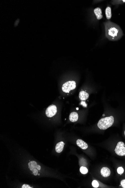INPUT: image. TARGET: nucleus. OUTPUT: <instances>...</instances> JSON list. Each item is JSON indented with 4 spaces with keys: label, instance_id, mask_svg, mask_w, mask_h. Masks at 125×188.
Returning a JSON list of instances; mask_svg holds the SVG:
<instances>
[{
    "label": "nucleus",
    "instance_id": "f257e3e1",
    "mask_svg": "<svg viewBox=\"0 0 125 188\" xmlns=\"http://www.w3.org/2000/svg\"><path fill=\"white\" fill-rule=\"evenodd\" d=\"M105 26L106 36L110 40H118L123 35V31L117 24L108 21L105 23Z\"/></svg>",
    "mask_w": 125,
    "mask_h": 188
},
{
    "label": "nucleus",
    "instance_id": "f03ea898",
    "mask_svg": "<svg viewBox=\"0 0 125 188\" xmlns=\"http://www.w3.org/2000/svg\"><path fill=\"white\" fill-rule=\"evenodd\" d=\"M114 122V117L111 116L101 119L98 122L97 125L100 130H105L111 127Z\"/></svg>",
    "mask_w": 125,
    "mask_h": 188
},
{
    "label": "nucleus",
    "instance_id": "7ed1b4c3",
    "mask_svg": "<svg viewBox=\"0 0 125 188\" xmlns=\"http://www.w3.org/2000/svg\"><path fill=\"white\" fill-rule=\"evenodd\" d=\"M76 88V83L74 81H69L64 83L62 86V90L65 93H69Z\"/></svg>",
    "mask_w": 125,
    "mask_h": 188
},
{
    "label": "nucleus",
    "instance_id": "20e7f679",
    "mask_svg": "<svg viewBox=\"0 0 125 188\" xmlns=\"http://www.w3.org/2000/svg\"><path fill=\"white\" fill-rule=\"evenodd\" d=\"M28 167L35 176L38 175V173L41 169L40 166L38 165L37 162L35 161H32L29 162L28 163Z\"/></svg>",
    "mask_w": 125,
    "mask_h": 188
},
{
    "label": "nucleus",
    "instance_id": "39448f33",
    "mask_svg": "<svg viewBox=\"0 0 125 188\" xmlns=\"http://www.w3.org/2000/svg\"><path fill=\"white\" fill-rule=\"evenodd\" d=\"M115 153L118 156H125V145L124 142H118L115 149Z\"/></svg>",
    "mask_w": 125,
    "mask_h": 188
},
{
    "label": "nucleus",
    "instance_id": "423d86ee",
    "mask_svg": "<svg viewBox=\"0 0 125 188\" xmlns=\"http://www.w3.org/2000/svg\"><path fill=\"white\" fill-rule=\"evenodd\" d=\"M57 108L56 105L52 104L49 106L45 111L46 115L49 118L53 117L57 113Z\"/></svg>",
    "mask_w": 125,
    "mask_h": 188
},
{
    "label": "nucleus",
    "instance_id": "0eeeda50",
    "mask_svg": "<svg viewBox=\"0 0 125 188\" xmlns=\"http://www.w3.org/2000/svg\"><path fill=\"white\" fill-rule=\"evenodd\" d=\"M94 14L96 15L97 19V20H99L102 18L103 16L102 14V9L100 8L97 7V8L94 9Z\"/></svg>",
    "mask_w": 125,
    "mask_h": 188
},
{
    "label": "nucleus",
    "instance_id": "6e6552de",
    "mask_svg": "<svg viewBox=\"0 0 125 188\" xmlns=\"http://www.w3.org/2000/svg\"><path fill=\"white\" fill-rule=\"evenodd\" d=\"M77 144L80 148L83 149H86L88 148V145L86 143L81 139H78L77 141Z\"/></svg>",
    "mask_w": 125,
    "mask_h": 188
},
{
    "label": "nucleus",
    "instance_id": "1a4fd4ad",
    "mask_svg": "<svg viewBox=\"0 0 125 188\" xmlns=\"http://www.w3.org/2000/svg\"><path fill=\"white\" fill-rule=\"evenodd\" d=\"M101 175L104 177H108L111 174L110 169L107 167H103L101 169Z\"/></svg>",
    "mask_w": 125,
    "mask_h": 188
},
{
    "label": "nucleus",
    "instance_id": "9d476101",
    "mask_svg": "<svg viewBox=\"0 0 125 188\" xmlns=\"http://www.w3.org/2000/svg\"><path fill=\"white\" fill-rule=\"evenodd\" d=\"M65 143L63 142H60L57 143L55 146V151L57 153H61L64 148Z\"/></svg>",
    "mask_w": 125,
    "mask_h": 188
},
{
    "label": "nucleus",
    "instance_id": "9b49d317",
    "mask_svg": "<svg viewBox=\"0 0 125 188\" xmlns=\"http://www.w3.org/2000/svg\"><path fill=\"white\" fill-rule=\"evenodd\" d=\"M78 115L77 112H73L70 114L69 120L72 122H75L78 120Z\"/></svg>",
    "mask_w": 125,
    "mask_h": 188
},
{
    "label": "nucleus",
    "instance_id": "f8f14e48",
    "mask_svg": "<svg viewBox=\"0 0 125 188\" xmlns=\"http://www.w3.org/2000/svg\"><path fill=\"white\" fill-rule=\"evenodd\" d=\"M79 97L81 100H86L88 98V94L84 91H81L79 94Z\"/></svg>",
    "mask_w": 125,
    "mask_h": 188
},
{
    "label": "nucleus",
    "instance_id": "ddd939ff",
    "mask_svg": "<svg viewBox=\"0 0 125 188\" xmlns=\"http://www.w3.org/2000/svg\"><path fill=\"white\" fill-rule=\"evenodd\" d=\"M105 12L106 16V18L108 20H109L111 18L112 16V14L111 8V7L109 6H108L106 7V9L105 10Z\"/></svg>",
    "mask_w": 125,
    "mask_h": 188
},
{
    "label": "nucleus",
    "instance_id": "4468645a",
    "mask_svg": "<svg viewBox=\"0 0 125 188\" xmlns=\"http://www.w3.org/2000/svg\"><path fill=\"white\" fill-rule=\"evenodd\" d=\"M80 171L83 174H86L88 172V169L85 167H83V166H82L80 168Z\"/></svg>",
    "mask_w": 125,
    "mask_h": 188
},
{
    "label": "nucleus",
    "instance_id": "2eb2a0df",
    "mask_svg": "<svg viewBox=\"0 0 125 188\" xmlns=\"http://www.w3.org/2000/svg\"><path fill=\"white\" fill-rule=\"evenodd\" d=\"M92 186L94 188H97L99 186V184L97 181L94 180L92 182Z\"/></svg>",
    "mask_w": 125,
    "mask_h": 188
},
{
    "label": "nucleus",
    "instance_id": "dca6fc26",
    "mask_svg": "<svg viewBox=\"0 0 125 188\" xmlns=\"http://www.w3.org/2000/svg\"><path fill=\"white\" fill-rule=\"evenodd\" d=\"M124 170L122 167H119L118 168L117 172L119 174L121 175L124 173Z\"/></svg>",
    "mask_w": 125,
    "mask_h": 188
},
{
    "label": "nucleus",
    "instance_id": "f3484780",
    "mask_svg": "<svg viewBox=\"0 0 125 188\" xmlns=\"http://www.w3.org/2000/svg\"><path fill=\"white\" fill-rule=\"evenodd\" d=\"M121 184L122 186V187L124 188H125V179L122 180L121 182Z\"/></svg>",
    "mask_w": 125,
    "mask_h": 188
},
{
    "label": "nucleus",
    "instance_id": "a211bd4d",
    "mask_svg": "<svg viewBox=\"0 0 125 188\" xmlns=\"http://www.w3.org/2000/svg\"><path fill=\"white\" fill-rule=\"evenodd\" d=\"M21 188H33V187H30V186H29V185H27V184H23V185L22 186V187Z\"/></svg>",
    "mask_w": 125,
    "mask_h": 188
},
{
    "label": "nucleus",
    "instance_id": "6ab92c4d",
    "mask_svg": "<svg viewBox=\"0 0 125 188\" xmlns=\"http://www.w3.org/2000/svg\"><path fill=\"white\" fill-rule=\"evenodd\" d=\"M124 134H125V131H124Z\"/></svg>",
    "mask_w": 125,
    "mask_h": 188
}]
</instances>
